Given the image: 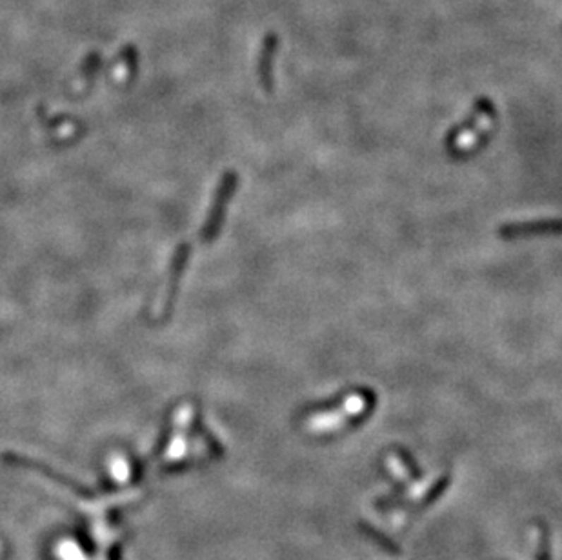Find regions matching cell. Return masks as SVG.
Segmentation results:
<instances>
[{"instance_id":"obj_1","label":"cell","mask_w":562,"mask_h":560,"mask_svg":"<svg viewBox=\"0 0 562 560\" xmlns=\"http://www.w3.org/2000/svg\"><path fill=\"white\" fill-rule=\"evenodd\" d=\"M235 184H237L235 173H232V172L226 173L222 179V182H220L219 189H217V193H215L213 204H211V210H210V213H208L206 224H204V227H202V231H201V240L204 242V244H208V242H213V240L217 239V233H219L220 224H222L224 208H226V202L232 198Z\"/></svg>"},{"instance_id":"obj_2","label":"cell","mask_w":562,"mask_h":560,"mask_svg":"<svg viewBox=\"0 0 562 560\" xmlns=\"http://www.w3.org/2000/svg\"><path fill=\"white\" fill-rule=\"evenodd\" d=\"M189 253H191V246H189L188 242H182V244L177 248L175 255H173L172 268H169V277H167L166 295H164V304H162L164 318H167L173 309V302H175L177 290H179V282H181V277L186 270V264H188Z\"/></svg>"}]
</instances>
